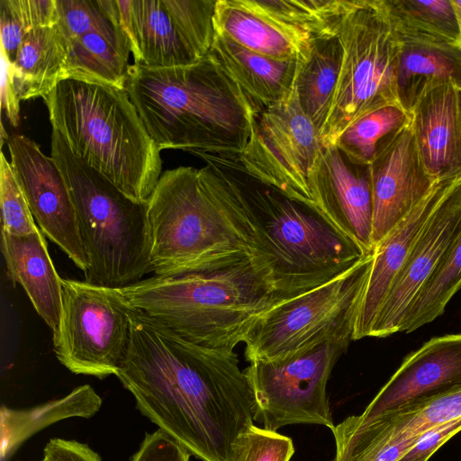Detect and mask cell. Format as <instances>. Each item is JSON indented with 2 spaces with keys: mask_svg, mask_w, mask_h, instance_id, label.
Wrapping results in <instances>:
<instances>
[{
  "mask_svg": "<svg viewBox=\"0 0 461 461\" xmlns=\"http://www.w3.org/2000/svg\"><path fill=\"white\" fill-rule=\"evenodd\" d=\"M131 321L116 376L138 409L201 461H230L235 441L254 425L251 391L235 352L186 341L132 306Z\"/></svg>",
  "mask_w": 461,
  "mask_h": 461,
  "instance_id": "obj_1",
  "label": "cell"
},
{
  "mask_svg": "<svg viewBox=\"0 0 461 461\" xmlns=\"http://www.w3.org/2000/svg\"><path fill=\"white\" fill-rule=\"evenodd\" d=\"M147 210L155 276L215 270L249 259L266 264L254 209L241 183L221 166L164 171Z\"/></svg>",
  "mask_w": 461,
  "mask_h": 461,
  "instance_id": "obj_2",
  "label": "cell"
},
{
  "mask_svg": "<svg viewBox=\"0 0 461 461\" xmlns=\"http://www.w3.org/2000/svg\"><path fill=\"white\" fill-rule=\"evenodd\" d=\"M124 87L161 150L232 160L248 143L256 112L209 55L173 68L130 65Z\"/></svg>",
  "mask_w": 461,
  "mask_h": 461,
  "instance_id": "obj_3",
  "label": "cell"
},
{
  "mask_svg": "<svg viewBox=\"0 0 461 461\" xmlns=\"http://www.w3.org/2000/svg\"><path fill=\"white\" fill-rule=\"evenodd\" d=\"M120 291L131 306L181 339L225 353L234 352L254 321L283 300L258 259L210 271L154 275Z\"/></svg>",
  "mask_w": 461,
  "mask_h": 461,
  "instance_id": "obj_4",
  "label": "cell"
},
{
  "mask_svg": "<svg viewBox=\"0 0 461 461\" xmlns=\"http://www.w3.org/2000/svg\"><path fill=\"white\" fill-rule=\"evenodd\" d=\"M52 130L72 154L131 199L146 203L161 174V149L125 87L68 77L44 98Z\"/></svg>",
  "mask_w": 461,
  "mask_h": 461,
  "instance_id": "obj_5",
  "label": "cell"
},
{
  "mask_svg": "<svg viewBox=\"0 0 461 461\" xmlns=\"http://www.w3.org/2000/svg\"><path fill=\"white\" fill-rule=\"evenodd\" d=\"M50 157L60 170L75 207L87 259L85 281L123 288L152 272L147 202H137L101 173L76 158L51 132Z\"/></svg>",
  "mask_w": 461,
  "mask_h": 461,
  "instance_id": "obj_6",
  "label": "cell"
},
{
  "mask_svg": "<svg viewBox=\"0 0 461 461\" xmlns=\"http://www.w3.org/2000/svg\"><path fill=\"white\" fill-rule=\"evenodd\" d=\"M246 194L273 288L283 300L331 281L370 254L315 212L271 188Z\"/></svg>",
  "mask_w": 461,
  "mask_h": 461,
  "instance_id": "obj_7",
  "label": "cell"
},
{
  "mask_svg": "<svg viewBox=\"0 0 461 461\" xmlns=\"http://www.w3.org/2000/svg\"><path fill=\"white\" fill-rule=\"evenodd\" d=\"M335 36L341 64L326 122L324 148L335 146L354 122L379 108L400 105L397 74L400 41L383 0H352L338 19Z\"/></svg>",
  "mask_w": 461,
  "mask_h": 461,
  "instance_id": "obj_8",
  "label": "cell"
},
{
  "mask_svg": "<svg viewBox=\"0 0 461 461\" xmlns=\"http://www.w3.org/2000/svg\"><path fill=\"white\" fill-rule=\"evenodd\" d=\"M324 147L315 125L303 111L296 89L257 113L248 143L232 160L202 153L207 163L236 169L319 214V183Z\"/></svg>",
  "mask_w": 461,
  "mask_h": 461,
  "instance_id": "obj_9",
  "label": "cell"
},
{
  "mask_svg": "<svg viewBox=\"0 0 461 461\" xmlns=\"http://www.w3.org/2000/svg\"><path fill=\"white\" fill-rule=\"evenodd\" d=\"M373 252L341 276L262 313L243 342L249 362L283 361L354 330Z\"/></svg>",
  "mask_w": 461,
  "mask_h": 461,
  "instance_id": "obj_10",
  "label": "cell"
},
{
  "mask_svg": "<svg viewBox=\"0 0 461 461\" xmlns=\"http://www.w3.org/2000/svg\"><path fill=\"white\" fill-rule=\"evenodd\" d=\"M131 332V306L119 288L62 278V304L53 348L77 375H117Z\"/></svg>",
  "mask_w": 461,
  "mask_h": 461,
  "instance_id": "obj_11",
  "label": "cell"
},
{
  "mask_svg": "<svg viewBox=\"0 0 461 461\" xmlns=\"http://www.w3.org/2000/svg\"><path fill=\"white\" fill-rule=\"evenodd\" d=\"M352 337V332L343 333L283 361L250 362L243 372L251 391L254 420L273 431L293 424L332 429L327 384Z\"/></svg>",
  "mask_w": 461,
  "mask_h": 461,
  "instance_id": "obj_12",
  "label": "cell"
},
{
  "mask_svg": "<svg viewBox=\"0 0 461 461\" xmlns=\"http://www.w3.org/2000/svg\"><path fill=\"white\" fill-rule=\"evenodd\" d=\"M217 0H116L134 64L151 68L195 63L215 37Z\"/></svg>",
  "mask_w": 461,
  "mask_h": 461,
  "instance_id": "obj_13",
  "label": "cell"
},
{
  "mask_svg": "<svg viewBox=\"0 0 461 461\" xmlns=\"http://www.w3.org/2000/svg\"><path fill=\"white\" fill-rule=\"evenodd\" d=\"M6 140L11 166L39 229L86 273L88 263L75 207L60 170L29 137L14 133Z\"/></svg>",
  "mask_w": 461,
  "mask_h": 461,
  "instance_id": "obj_14",
  "label": "cell"
},
{
  "mask_svg": "<svg viewBox=\"0 0 461 461\" xmlns=\"http://www.w3.org/2000/svg\"><path fill=\"white\" fill-rule=\"evenodd\" d=\"M461 231V176L453 180L417 237L394 278L372 326L369 337L399 332L409 308Z\"/></svg>",
  "mask_w": 461,
  "mask_h": 461,
  "instance_id": "obj_15",
  "label": "cell"
},
{
  "mask_svg": "<svg viewBox=\"0 0 461 461\" xmlns=\"http://www.w3.org/2000/svg\"><path fill=\"white\" fill-rule=\"evenodd\" d=\"M368 170L375 249L430 192L436 182L422 163L411 122L379 149Z\"/></svg>",
  "mask_w": 461,
  "mask_h": 461,
  "instance_id": "obj_16",
  "label": "cell"
},
{
  "mask_svg": "<svg viewBox=\"0 0 461 461\" xmlns=\"http://www.w3.org/2000/svg\"><path fill=\"white\" fill-rule=\"evenodd\" d=\"M460 387L461 333L433 337L403 358L361 416L412 408Z\"/></svg>",
  "mask_w": 461,
  "mask_h": 461,
  "instance_id": "obj_17",
  "label": "cell"
},
{
  "mask_svg": "<svg viewBox=\"0 0 461 461\" xmlns=\"http://www.w3.org/2000/svg\"><path fill=\"white\" fill-rule=\"evenodd\" d=\"M319 215L366 253L374 251L373 195L367 166L351 164L335 146L324 148Z\"/></svg>",
  "mask_w": 461,
  "mask_h": 461,
  "instance_id": "obj_18",
  "label": "cell"
},
{
  "mask_svg": "<svg viewBox=\"0 0 461 461\" xmlns=\"http://www.w3.org/2000/svg\"><path fill=\"white\" fill-rule=\"evenodd\" d=\"M454 179L436 182L430 192L374 249L371 267L355 319L353 340L369 337L376 314L395 276Z\"/></svg>",
  "mask_w": 461,
  "mask_h": 461,
  "instance_id": "obj_19",
  "label": "cell"
},
{
  "mask_svg": "<svg viewBox=\"0 0 461 461\" xmlns=\"http://www.w3.org/2000/svg\"><path fill=\"white\" fill-rule=\"evenodd\" d=\"M422 163L434 182L461 176V122L457 88L443 84L426 89L411 111Z\"/></svg>",
  "mask_w": 461,
  "mask_h": 461,
  "instance_id": "obj_20",
  "label": "cell"
},
{
  "mask_svg": "<svg viewBox=\"0 0 461 461\" xmlns=\"http://www.w3.org/2000/svg\"><path fill=\"white\" fill-rule=\"evenodd\" d=\"M241 90L256 113L287 97L307 58L276 59L215 33L208 54Z\"/></svg>",
  "mask_w": 461,
  "mask_h": 461,
  "instance_id": "obj_21",
  "label": "cell"
},
{
  "mask_svg": "<svg viewBox=\"0 0 461 461\" xmlns=\"http://www.w3.org/2000/svg\"><path fill=\"white\" fill-rule=\"evenodd\" d=\"M1 249L12 279L22 285L53 333L61 313L62 278L54 267L45 236L40 229L23 236L2 231Z\"/></svg>",
  "mask_w": 461,
  "mask_h": 461,
  "instance_id": "obj_22",
  "label": "cell"
},
{
  "mask_svg": "<svg viewBox=\"0 0 461 461\" xmlns=\"http://www.w3.org/2000/svg\"><path fill=\"white\" fill-rule=\"evenodd\" d=\"M213 24L215 33L268 58L301 59L310 53L311 37L276 23L240 0H217Z\"/></svg>",
  "mask_w": 461,
  "mask_h": 461,
  "instance_id": "obj_23",
  "label": "cell"
},
{
  "mask_svg": "<svg viewBox=\"0 0 461 461\" xmlns=\"http://www.w3.org/2000/svg\"><path fill=\"white\" fill-rule=\"evenodd\" d=\"M68 47L56 24L29 32L14 61L8 63L20 101L47 97L59 82L68 77Z\"/></svg>",
  "mask_w": 461,
  "mask_h": 461,
  "instance_id": "obj_24",
  "label": "cell"
},
{
  "mask_svg": "<svg viewBox=\"0 0 461 461\" xmlns=\"http://www.w3.org/2000/svg\"><path fill=\"white\" fill-rule=\"evenodd\" d=\"M397 93L400 105L411 114L426 89L452 84L461 89V44L420 41L400 42Z\"/></svg>",
  "mask_w": 461,
  "mask_h": 461,
  "instance_id": "obj_25",
  "label": "cell"
},
{
  "mask_svg": "<svg viewBox=\"0 0 461 461\" xmlns=\"http://www.w3.org/2000/svg\"><path fill=\"white\" fill-rule=\"evenodd\" d=\"M65 41L68 51V77L124 87L131 52L122 24L88 31Z\"/></svg>",
  "mask_w": 461,
  "mask_h": 461,
  "instance_id": "obj_26",
  "label": "cell"
},
{
  "mask_svg": "<svg viewBox=\"0 0 461 461\" xmlns=\"http://www.w3.org/2000/svg\"><path fill=\"white\" fill-rule=\"evenodd\" d=\"M102 400L88 384L79 386L67 396L29 410H1L2 461L7 459L28 437L46 426L69 417L93 416Z\"/></svg>",
  "mask_w": 461,
  "mask_h": 461,
  "instance_id": "obj_27",
  "label": "cell"
},
{
  "mask_svg": "<svg viewBox=\"0 0 461 461\" xmlns=\"http://www.w3.org/2000/svg\"><path fill=\"white\" fill-rule=\"evenodd\" d=\"M342 50L336 36L317 37L296 80L300 105L321 132L338 82Z\"/></svg>",
  "mask_w": 461,
  "mask_h": 461,
  "instance_id": "obj_28",
  "label": "cell"
},
{
  "mask_svg": "<svg viewBox=\"0 0 461 461\" xmlns=\"http://www.w3.org/2000/svg\"><path fill=\"white\" fill-rule=\"evenodd\" d=\"M398 41L459 43L451 0H383Z\"/></svg>",
  "mask_w": 461,
  "mask_h": 461,
  "instance_id": "obj_29",
  "label": "cell"
},
{
  "mask_svg": "<svg viewBox=\"0 0 461 461\" xmlns=\"http://www.w3.org/2000/svg\"><path fill=\"white\" fill-rule=\"evenodd\" d=\"M352 0H240L244 6L312 39L335 36V23Z\"/></svg>",
  "mask_w": 461,
  "mask_h": 461,
  "instance_id": "obj_30",
  "label": "cell"
},
{
  "mask_svg": "<svg viewBox=\"0 0 461 461\" xmlns=\"http://www.w3.org/2000/svg\"><path fill=\"white\" fill-rule=\"evenodd\" d=\"M460 289L461 231L418 292L399 332L410 333L435 321L444 313L447 303Z\"/></svg>",
  "mask_w": 461,
  "mask_h": 461,
  "instance_id": "obj_31",
  "label": "cell"
},
{
  "mask_svg": "<svg viewBox=\"0 0 461 461\" xmlns=\"http://www.w3.org/2000/svg\"><path fill=\"white\" fill-rule=\"evenodd\" d=\"M411 122V116L401 105L375 110L349 125L335 147L351 164L367 166L379 149Z\"/></svg>",
  "mask_w": 461,
  "mask_h": 461,
  "instance_id": "obj_32",
  "label": "cell"
},
{
  "mask_svg": "<svg viewBox=\"0 0 461 461\" xmlns=\"http://www.w3.org/2000/svg\"><path fill=\"white\" fill-rule=\"evenodd\" d=\"M56 22V0H0L1 56L11 64L29 32Z\"/></svg>",
  "mask_w": 461,
  "mask_h": 461,
  "instance_id": "obj_33",
  "label": "cell"
},
{
  "mask_svg": "<svg viewBox=\"0 0 461 461\" xmlns=\"http://www.w3.org/2000/svg\"><path fill=\"white\" fill-rule=\"evenodd\" d=\"M389 419L393 438H410L461 418V387L418 406L384 413Z\"/></svg>",
  "mask_w": 461,
  "mask_h": 461,
  "instance_id": "obj_34",
  "label": "cell"
},
{
  "mask_svg": "<svg viewBox=\"0 0 461 461\" xmlns=\"http://www.w3.org/2000/svg\"><path fill=\"white\" fill-rule=\"evenodd\" d=\"M56 25L65 40L121 24L116 0H56Z\"/></svg>",
  "mask_w": 461,
  "mask_h": 461,
  "instance_id": "obj_35",
  "label": "cell"
},
{
  "mask_svg": "<svg viewBox=\"0 0 461 461\" xmlns=\"http://www.w3.org/2000/svg\"><path fill=\"white\" fill-rule=\"evenodd\" d=\"M0 206L2 231L23 236L39 230L11 163L3 152L0 160Z\"/></svg>",
  "mask_w": 461,
  "mask_h": 461,
  "instance_id": "obj_36",
  "label": "cell"
},
{
  "mask_svg": "<svg viewBox=\"0 0 461 461\" xmlns=\"http://www.w3.org/2000/svg\"><path fill=\"white\" fill-rule=\"evenodd\" d=\"M294 453L289 437L252 425L235 441L230 461H290Z\"/></svg>",
  "mask_w": 461,
  "mask_h": 461,
  "instance_id": "obj_37",
  "label": "cell"
},
{
  "mask_svg": "<svg viewBox=\"0 0 461 461\" xmlns=\"http://www.w3.org/2000/svg\"><path fill=\"white\" fill-rule=\"evenodd\" d=\"M190 456L174 438L158 429L146 434L131 461H189Z\"/></svg>",
  "mask_w": 461,
  "mask_h": 461,
  "instance_id": "obj_38",
  "label": "cell"
},
{
  "mask_svg": "<svg viewBox=\"0 0 461 461\" xmlns=\"http://www.w3.org/2000/svg\"><path fill=\"white\" fill-rule=\"evenodd\" d=\"M461 431V418L433 427L420 434L417 442L398 461H428L454 435Z\"/></svg>",
  "mask_w": 461,
  "mask_h": 461,
  "instance_id": "obj_39",
  "label": "cell"
},
{
  "mask_svg": "<svg viewBox=\"0 0 461 461\" xmlns=\"http://www.w3.org/2000/svg\"><path fill=\"white\" fill-rule=\"evenodd\" d=\"M44 456L50 461H102L87 445L62 438L50 439L44 448Z\"/></svg>",
  "mask_w": 461,
  "mask_h": 461,
  "instance_id": "obj_40",
  "label": "cell"
},
{
  "mask_svg": "<svg viewBox=\"0 0 461 461\" xmlns=\"http://www.w3.org/2000/svg\"><path fill=\"white\" fill-rule=\"evenodd\" d=\"M2 59V79H1V107L14 127H17L20 122V99L18 98L9 74L8 62Z\"/></svg>",
  "mask_w": 461,
  "mask_h": 461,
  "instance_id": "obj_41",
  "label": "cell"
},
{
  "mask_svg": "<svg viewBox=\"0 0 461 461\" xmlns=\"http://www.w3.org/2000/svg\"><path fill=\"white\" fill-rule=\"evenodd\" d=\"M455 10L458 30H459V43L461 44V0H451Z\"/></svg>",
  "mask_w": 461,
  "mask_h": 461,
  "instance_id": "obj_42",
  "label": "cell"
},
{
  "mask_svg": "<svg viewBox=\"0 0 461 461\" xmlns=\"http://www.w3.org/2000/svg\"><path fill=\"white\" fill-rule=\"evenodd\" d=\"M457 96H458L459 117H460V122H461V89H457Z\"/></svg>",
  "mask_w": 461,
  "mask_h": 461,
  "instance_id": "obj_43",
  "label": "cell"
},
{
  "mask_svg": "<svg viewBox=\"0 0 461 461\" xmlns=\"http://www.w3.org/2000/svg\"><path fill=\"white\" fill-rule=\"evenodd\" d=\"M41 461H50V460L44 456V458Z\"/></svg>",
  "mask_w": 461,
  "mask_h": 461,
  "instance_id": "obj_44",
  "label": "cell"
}]
</instances>
